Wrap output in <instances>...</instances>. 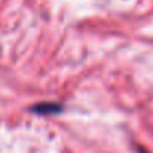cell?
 Instances as JSON below:
<instances>
[{
    "label": "cell",
    "mask_w": 153,
    "mask_h": 153,
    "mask_svg": "<svg viewBox=\"0 0 153 153\" xmlns=\"http://www.w3.org/2000/svg\"><path fill=\"white\" fill-rule=\"evenodd\" d=\"M33 113L40 114V116H51V114H58L62 111L61 104L58 102H39L34 107L30 108Z\"/></svg>",
    "instance_id": "obj_1"
}]
</instances>
